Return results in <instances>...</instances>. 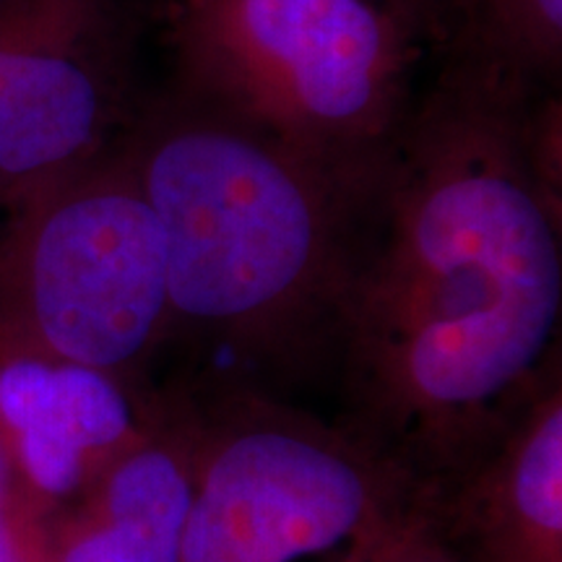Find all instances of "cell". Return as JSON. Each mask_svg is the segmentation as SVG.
I'll return each mask as SVG.
<instances>
[{
  "mask_svg": "<svg viewBox=\"0 0 562 562\" xmlns=\"http://www.w3.org/2000/svg\"><path fill=\"white\" fill-rule=\"evenodd\" d=\"M529 79L467 55L414 104L364 199L334 364L341 425L430 492L560 370L562 199Z\"/></svg>",
  "mask_w": 562,
  "mask_h": 562,
  "instance_id": "cell-1",
  "label": "cell"
},
{
  "mask_svg": "<svg viewBox=\"0 0 562 562\" xmlns=\"http://www.w3.org/2000/svg\"><path fill=\"white\" fill-rule=\"evenodd\" d=\"M123 151L165 237L170 341L214 364L188 381L279 393L334 364L372 186L182 89L151 108Z\"/></svg>",
  "mask_w": 562,
  "mask_h": 562,
  "instance_id": "cell-2",
  "label": "cell"
},
{
  "mask_svg": "<svg viewBox=\"0 0 562 562\" xmlns=\"http://www.w3.org/2000/svg\"><path fill=\"white\" fill-rule=\"evenodd\" d=\"M422 26L385 0H175L182 91L372 186L414 110Z\"/></svg>",
  "mask_w": 562,
  "mask_h": 562,
  "instance_id": "cell-3",
  "label": "cell"
},
{
  "mask_svg": "<svg viewBox=\"0 0 562 562\" xmlns=\"http://www.w3.org/2000/svg\"><path fill=\"white\" fill-rule=\"evenodd\" d=\"M188 383L199 438L180 562H368L417 513V487L341 422Z\"/></svg>",
  "mask_w": 562,
  "mask_h": 562,
  "instance_id": "cell-4",
  "label": "cell"
},
{
  "mask_svg": "<svg viewBox=\"0 0 562 562\" xmlns=\"http://www.w3.org/2000/svg\"><path fill=\"white\" fill-rule=\"evenodd\" d=\"M3 211L0 339L151 383L172 336L167 252L123 146Z\"/></svg>",
  "mask_w": 562,
  "mask_h": 562,
  "instance_id": "cell-5",
  "label": "cell"
},
{
  "mask_svg": "<svg viewBox=\"0 0 562 562\" xmlns=\"http://www.w3.org/2000/svg\"><path fill=\"white\" fill-rule=\"evenodd\" d=\"M115 110L104 0H0V209L108 151Z\"/></svg>",
  "mask_w": 562,
  "mask_h": 562,
  "instance_id": "cell-6",
  "label": "cell"
},
{
  "mask_svg": "<svg viewBox=\"0 0 562 562\" xmlns=\"http://www.w3.org/2000/svg\"><path fill=\"white\" fill-rule=\"evenodd\" d=\"M159 391L0 339V438L40 531L144 438Z\"/></svg>",
  "mask_w": 562,
  "mask_h": 562,
  "instance_id": "cell-7",
  "label": "cell"
},
{
  "mask_svg": "<svg viewBox=\"0 0 562 562\" xmlns=\"http://www.w3.org/2000/svg\"><path fill=\"white\" fill-rule=\"evenodd\" d=\"M419 513L459 562H562V372Z\"/></svg>",
  "mask_w": 562,
  "mask_h": 562,
  "instance_id": "cell-8",
  "label": "cell"
},
{
  "mask_svg": "<svg viewBox=\"0 0 562 562\" xmlns=\"http://www.w3.org/2000/svg\"><path fill=\"white\" fill-rule=\"evenodd\" d=\"M474 55L516 74L552 76L562 60V0H461Z\"/></svg>",
  "mask_w": 562,
  "mask_h": 562,
  "instance_id": "cell-9",
  "label": "cell"
},
{
  "mask_svg": "<svg viewBox=\"0 0 562 562\" xmlns=\"http://www.w3.org/2000/svg\"><path fill=\"white\" fill-rule=\"evenodd\" d=\"M0 562H42V531L21 497L16 472L0 438Z\"/></svg>",
  "mask_w": 562,
  "mask_h": 562,
  "instance_id": "cell-10",
  "label": "cell"
},
{
  "mask_svg": "<svg viewBox=\"0 0 562 562\" xmlns=\"http://www.w3.org/2000/svg\"><path fill=\"white\" fill-rule=\"evenodd\" d=\"M368 562H459L451 552L442 547L435 533L430 531V526L425 524L422 518L419 505L417 513L406 521L402 529L393 531L389 539H385L381 550Z\"/></svg>",
  "mask_w": 562,
  "mask_h": 562,
  "instance_id": "cell-11",
  "label": "cell"
},
{
  "mask_svg": "<svg viewBox=\"0 0 562 562\" xmlns=\"http://www.w3.org/2000/svg\"><path fill=\"white\" fill-rule=\"evenodd\" d=\"M385 3H391L393 9L404 11L406 16L417 21V24L422 26V30H427V24L432 21V3L435 0H385Z\"/></svg>",
  "mask_w": 562,
  "mask_h": 562,
  "instance_id": "cell-12",
  "label": "cell"
}]
</instances>
